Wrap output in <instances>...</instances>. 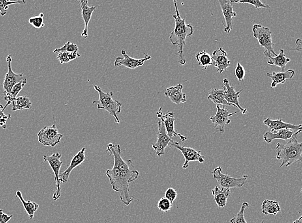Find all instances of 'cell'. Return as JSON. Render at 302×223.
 Returning a JSON list of instances; mask_svg holds the SVG:
<instances>
[{
	"instance_id": "cell-1",
	"label": "cell",
	"mask_w": 302,
	"mask_h": 223,
	"mask_svg": "<svg viewBox=\"0 0 302 223\" xmlns=\"http://www.w3.org/2000/svg\"><path fill=\"white\" fill-rule=\"evenodd\" d=\"M106 151L114 158V166L112 169L107 170V177L109 178L113 190L121 194V202L127 206L130 205L134 199H137L130 196L129 185L138 178L140 173L129 168L132 165L131 160L125 161L122 158L121 148L119 144L109 143Z\"/></svg>"
},
{
	"instance_id": "cell-2",
	"label": "cell",
	"mask_w": 302,
	"mask_h": 223,
	"mask_svg": "<svg viewBox=\"0 0 302 223\" xmlns=\"http://www.w3.org/2000/svg\"><path fill=\"white\" fill-rule=\"evenodd\" d=\"M173 2H174L176 14L173 15V17L175 19V26L174 29L169 36V40L173 45L178 47L179 50L176 55L179 56V63L181 65H185L186 59L184 57V47L185 46L186 39L194 34V28L191 24H186V19H182L180 16L177 1Z\"/></svg>"
},
{
	"instance_id": "cell-3",
	"label": "cell",
	"mask_w": 302,
	"mask_h": 223,
	"mask_svg": "<svg viewBox=\"0 0 302 223\" xmlns=\"http://www.w3.org/2000/svg\"><path fill=\"white\" fill-rule=\"evenodd\" d=\"M276 160H281L280 168L288 167L296 162L302 163V142L297 140V136L289 140L286 144L278 143L276 145Z\"/></svg>"
},
{
	"instance_id": "cell-4",
	"label": "cell",
	"mask_w": 302,
	"mask_h": 223,
	"mask_svg": "<svg viewBox=\"0 0 302 223\" xmlns=\"http://www.w3.org/2000/svg\"><path fill=\"white\" fill-rule=\"evenodd\" d=\"M94 89L98 92L99 99L97 101H93V104H97L98 109H104L108 111L109 114L114 117L115 123L119 124L120 121L117 114L121 112V103L113 99L112 91L105 93L101 88L96 85L94 86Z\"/></svg>"
},
{
	"instance_id": "cell-5",
	"label": "cell",
	"mask_w": 302,
	"mask_h": 223,
	"mask_svg": "<svg viewBox=\"0 0 302 223\" xmlns=\"http://www.w3.org/2000/svg\"><path fill=\"white\" fill-rule=\"evenodd\" d=\"M253 36L258 41L260 46L265 49V57H276V53L274 51L275 44L272 40V32L269 27H263L260 24H254L252 28Z\"/></svg>"
},
{
	"instance_id": "cell-6",
	"label": "cell",
	"mask_w": 302,
	"mask_h": 223,
	"mask_svg": "<svg viewBox=\"0 0 302 223\" xmlns=\"http://www.w3.org/2000/svg\"><path fill=\"white\" fill-rule=\"evenodd\" d=\"M212 174L220 187L227 189L243 187L248 178V176L246 175H243L240 178H235L230 175H226L222 172V167L220 166L214 169Z\"/></svg>"
},
{
	"instance_id": "cell-7",
	"label": "cell",
	"mask_w": 302,
	"mask_h": 223,
	"mask_svg": "<svg viewBox=\"0 0 302 223\" xmlns=\"http://www.w3.org/2000/svg\"><path fill=\"white\" fill-rule=\"evenodd\" d=\"M63 134H60L55 126H45L38 132V141L45 146L55 147L59 144L63 138Z\"/></svg>"
},
{
	"instance_id": "cell-8",
	"label": "cell",
	"mask_w": 302,
	"mask_h": 223,
	"mask_svg": "<svg viewBox=\"0 0 302 223\" xmlns=\"http://www.w3.org/2000/svg\"><path fill=\"white\" fill-rule=\"evenodd\" d=\"M61 154L59 153L51 154V156L44 155L43 156L44 162H48L49 165H50L51 169H52L53 173L55 174L54 179L55 182H56L57 190L53 196V199L54 201H57L61 196V183L59 178L60 169H61L62 165H63V162L61 161Z\"/></svg>"
},
{
	"instance_id": "cell-9",
	"label": "cell",
	"mask_w": 302,
	"mask_h": 223,
	"mask_svg": "<svg viewBox=\"0 0 302 223\" xmlns=\"http://www.w3.org/2000/svg\"><path fill=\"white\" fill-rule=\"evenodd\" d=\"M169 147L176 148L179 150L185 158V163L183 165V169H187L189 166L190 162H198L199 163H203L205 162V156H203L201 153V151H196L191 147L186 146H181L179 143L175 142L174 141H171L169 143Z\"/></svg>"
},
{
	"instance_id": "cell-10",
	"label": "cell",
	"mask_w": 302,
	"mask_h": 223,
	"mask_svg": "<svg viewBox=\"0 0 302 223\" xmlns=\"http://www.w3.org/2000/svg\"><path fill=\"white\" fill-rule=\"evenodd\" d=\"M156 115H157L158 118H159L164 122L167 134L171 140H173V137L178 136L182 141L187 140V138L186 136H183L181 134H179V133H177L175 130L174 123L175 121H176L177 119H175L174 117V113L168 111L166 115H163L162 108L161 107L159 110L156 112Z\"/></svg>"
},
{
	"instance_id": "cell-11",
	"label": "cell",
	"mask_w": 302,
	"mask_h": 223,
	"mask_svg": "<svg viewBox=\"0 0 302 223\" xmlns=\"http://www.w3.org/2000/svg\"><path fill=\"white\" fill-rule=\"evenodd\" d=\"M173 141V140H171L167 134L164 122L159 118H158L157 141L152 145L156 155L158 156L164 155L165 149Z\"/></svg>"
},
{
	"instance_id": "cell-12",
	"label": "cell",
	"mask_w": 302,
	"mask_h": 223,
	"mask_svg": "<svg viewBox=\"0 0 302 223\" xmlns=\"http://www.w3.org/2000/svg\"><path fill=\"white\" fill-rule=\"evenodd\" d=\"M217 111L216 114L210 117V120H211L212 123L214 124V127L216 128V130L221 134H223L225 132V126L228 125L231 122L230 117L237 114L239 111L230 113L228 109L225 108V106L221 108L218 105L217 106Z\"/></svg>"
},
{
	"instance_id": "cell-13",
	"label": "cell",
	"mask_w": 302,
	"mask_h": 223,
	"mask_svg": "<svg viewBox=\"0 0 302 223\" xmlns=\"http://www.w3.org/2000/svg\"><path fill=\"white\" fill-rule=\"evenodd\" d=\"M12 55H8L6 57V61L8 63V72L5 75V79L3 81L4 94H9L16 84L21 82V81L26 79L23 76V73L21 74H16L13 72L12 69Z\"/></svg>"
},
{
	"instance_id": "cell-14",
	"label": "cell",
	"mask_w": 302,
	"mask_h": 223,
	"mask_svg": "<svg viewBox=\"0 0 302 223\" xmlns=\"http://www.w3.org/2000/svg\"><path fill=\"white\" fill-rule=\"evenodd\" d=\"M122 55L123 57H118L115 59V66L116 67L124 66L130 69H135V68L143 66L145 62L151 59V56L146 53H145V57L142 59H134V58L129 56L124 50H122Z\"/></svg>"
},
{
	"instance_id": "cell-15",
	"label": "cell",
	"mask_w": 302,
	"mask_h": 223,
	"mask_svg": "<svg viewBox=\"0 0 302 223\" xmlns=\"http://www.w3.org/2000/svg\"><path fill=\"white\" fill-rule=\"evenodd\" d=\"M223 87L224 90V98L226 102L231 106L236 107L243 115L247 113V109L242 108L239 104V98L240 94L243 91L236 92L235 88L231 86L227 79H223Z\"/></svg>"
},
{
	"instance_id": "cell-16",
	"label": "cell",
	"mask_w": 302,
	"mask_h": 223,
	"mask_svg": "<svg viewBox=\"0 0 302 223\" xmlns=\"http://www.w3.org/2000/svg\"><path fill=\"white\" fill-rule=\"evenodd\" d=\"M218 3L220 4L225 19L224 31L226 33H230L231 29H233L232 18L233 17H236L237 14L233 11V3L231 1L219 0Z\"/></svg>"
},
{
	"instance_id": "cell-17",
	"label": "cell",
	"mask_w": 302,
	"mask_h": 223,
	"mask_svg": "<svg viewBox=\"0 0 302 223\" xmlns=\"http://www.w3.org/2000/svg\"><path fill=\"white\" fill-rule=\"evenodd\" d=\"M214 65L217 68V72L222 74L230 67L231 61L229 60L226 51L222 48L213 51L212 55Z\"/></svg>"
},
{
	"instance_id": "cell-18",
	"label": "cell",
	"mask_w": 302,
	"mask_h": 223,
	"mask_svg": "<svg viewBox=\"0 0 302 223\" xmlns=\"http://www.w3.org/2000/svg\"><path fill=\"white\" fill-rule=\"evenodd\" d=\"M85 151L86 148L83 147L79 153H77V154L74 156L72 160H71L70 164L68 168L66 169L63 173L60 174L59 178L61 183H67L70 173L72 172V170H74L76 167L80 166L81 164H83V163L85 162Z\"/></svg>"
},
{
	"instance_id": "cell-19",
	"label": "cell",
	"mask_w": 302,
	"mask_h": 223,
	"mask_svg": "<svg viewBox=\"0 0 302 223\" xmlns=\"http://www.w3.org/2000/svg\"><path fill=\"white\" fill-rule=\"evenodd\" d=\"M183 85L178 84L174 87L167 88L165 95L168 97L171 101L175 104H180L187 102L186 94L183 93Z\"/></svg>"
},
{
	"instance_id": "cell-20",
	"label": "cell",
	"mask_w": 302,
	"mask_h": 223,
	"mask_svg": "<svg viewBox=\"0 0 302 223\" xmlns=\"http://www.w3.org/2000/svg\"><path fill=\"white\" fill-rule=\"evenodd\" d=\"M81 16L85 23V29H84L81 36L83 38H87L88 36V25L91 20L92 14L95 11L97 6H88V1H80Z\"/></svg>"
},
{
	"instance_id": "cell-21",
	"label": "cell",
	"mask_w": 302,
	"mask_h": 223,
	"mask_svg": "<svg viewBox=\"0 0 302 223\" xmlns=\"http://www.w3.org/2000/svg\"><path fill=\"white\" fill-rule=\"evenodd\" d=\"M295 131L291 130H280L277 132H267L263 135V140L265 143H271L275 140H289L292 138L294 136H297L295 134Z\"/></svg>"
},
{
	"instance_id": "cell-22",
	"label": "cell",
	"mask_w": 302,
	"mask_h": 223,
	"mask_svg": "<svg viewBox=\"0 0 302 223\" xmlns=\"http://www.w3.org/2000/svg\"><path fill=\"white\" fill-rule=\"evenodd\" d=\"M263 124L269 129V132H277L278 130H291L297 132L300 130L301 127V124L300 125H294V124H291L290 123H286L282 121V119H278L277 120H272L271 118H267L266 119L263 121Z\"/></svg>"
},
{
	"instance_id": "cell-23",
	"label": "cell",
	"mask_w": 302,
	"mask_h": 223,
	"mask_svg": "<svg viewBox=\"0 0 302 223\" xmlns=\"http://www.w3.org/2000/svg\"><path fill=\"white\" fill-rule=\"evenodd\" d=\"M212 193L214 201L220 208H224L226 205L228 199L230 198L231 195L230 189L219 186H216L214 189L212 190Z\"/></svg>"
},
{
	"instance_id": "cell-24",
	"label": "cell",
	"mask_w": 302,
	"mask_h": 223,
	"mask_svg": "<svg viewBox=\"0 0 302 223\" xmlns=\"http://www.w3.org/2000/svg\"><path fill=\"white\" fill-rule=\"evenodd\" d=\"M295 75V71L290 69L286 72L267 73V76L272 79L271 87L275 88L278 84H284L288 79H292Z\"/></svg>"
},
{
	"instance_id": "cell-25",
	"label": "cell",
	"mask_w": 302,
	"mask_h": 223,
	"mask_svg": "<svg viewBox=\"0 0 302 223\" xmlns=\"http://www.w3.org/2000/svg\"><path fill=\"white\" fill-rule=\"evenodd\" d=\"M208 99L211 100L214 104L217 105V106H231L230 104H228L226 102V100L224 98V90L218 89H212L211 91L209 92V96H208Z\"/></svg>"
},
{
	"instance_id": "cell-26",
	"label": "cell",
	"mask_w": 302,
	"mask_h": 223,
	"mask_svg": "<svg viewBox=\"0 0 302 223\" xmlns=\"http://www.w3.org/2000/svg\"><path fill=\"white\" fill-rule=\"evenodd\" d=\"M281 211L279 203L277 201L266 200L263 201L262 205V212L265 215L276 216Z\"/></svg>"
},
{
	"instance_id": "cell-27",
	"label": "cell",
	"mask_w": 302,
	"mask_h": 223,
	"mask_svg": "<svg viewBox=\"0 0 302 223\" xmlns=\"http://www.w3.org/2000/svg\"><path fill=\"white\" fill-rule=\"evenodd\" d=\"M16 197L18 198L21 202L22 203L23 207H24L28 216H29V218L31 220H32L34 218V214L38 211L39 205L31 200L25 201L23 198L22 193L21 191H19V190L16 192Z\"/></svg>"
},
{
	"instance_id": "cell-28",
	"label": "cell",
	"mask_w": 302,
	"mask_h": 223,
	"mask_svg": "<svg viewBox=\"0 0 302 223\" xmlns=\"http://www.w3.org/2000/svg\"><path fill=\"white\" fill-rule=\"evenodd\" d=\"M27 82V79L21 81V82L16 84V85L12 88L11 91H10L9 94H4V96H4V100L7 102V104H6V106L4 107V108L5 109L7 108V107L9 106L10 104H12V102L16 99L17 96L18 95V94L20 93L21 90L23 89V87H25V85Z\"/></svg>"
},
{
	"instance_id": "cell-29",
	"label": "cell",
	"mask_w": 302,
	"mask_h": 223,
	"mask_svg": "<svg viewBox=\"0 0 302 223\" xmlns=\"http://www.w3.org/2000/svg\"><path fill=\"white\" fill-rule=\"evenodd\" d=\"M267 64L271 66H276L284 70L286 64L291 61V59L287 58L285 55L284 50L280 49L279 54L276 55L275 57H269Z\"/></svg>"
},
{
	"instance_id": "cell-30",
	"label": "cell",
	"mask_w": 302,
	"mask_h": 223,
	"mask_svg": "<svg viewBox=\"0 0 302 223\" xmlns=\"http://www.w3.org/2000/svg\"><path fill=\"white\" fill-rule=\"evenodd\" d=\"M13 105L12 110L13 111L23 110V109H30L32 108V102L29 97L27 96H19L12 103Z\"/></svg>"
},
{
	"instance_id": "cell-31",
	"label": "cell",
	"mask_w": 302,
	"mask_h": 223,
	"mask_svg": "<svg viewBox=\"0 0 302 223\" xmlns=\"http://www.w3.org/2000/svg\"><path fill=\"white\" fill-rule=\"evenodd\" d=\"M196 59L198 62L199 65L202 66L204 70L207 69L209 66L214 65V61L211 55L206 50L197 53Z\"/></svg>"
},
{
	"instance_id": "cell-32",
	"label": "cell",
	"mask_w": 302,
	"mask_h": 223,
	"mask_svg": "<svg viewBox=\"0 0 302 223\" xmlns=\"http://www.w3.org/2000/svg\"><path fill=\"white\" fill-rule=\"evenodd\" d=\"M80 57L81 55L79 53L64 52L58 53L57 59L60 61V63L63 64L69 63Z\"/></svg>"
},
{
	"instance_id": "cell-33",
	"label": "cell",
	"mask_w": 302,
	"mask_h": 223,
	"mask_svg": "<svg viewBox=\"0 0 302 223\" xmlns=\"http://www.w3.org/2000/svg\"><path fill=\"white\" fill-rule=\"evenodd\" d=\"M248 207H249V203L247 202L243 203L239 212L234 217L231 219V223H248L244 218V212L248 209Z\"/></svg>"
},
{
	"instance_id": "cell-34",
	"label": "cell",
	"mask_w": 302,
	"mask_h": 223,
	"mask_svg": "<svg viewBox=\"0 0 302 223\" xmlns=\"http://www.w3.org/2000/svg\"><path fill=\"white\" fill-rule=\"evenodd\" d=\"M16 4H19V5H25L26 4L25 1H7V0H0V14L2 16H5L6 13H7V10L9 8L10 5H16Z\"/></svg>"
},
{
	"instance_id": "cell-35",
	"label": "cell",
	"mask_w": 302,
	"mask_h": 223,
	"mask_svg": "<svg viewBox=\"0 0 302 223\" xmlns=\"http://www.w3.org/2000/svg\"><path fill=\"white\" fill-rule=\"evenodd\" d=\"M78 50L79 48L77 45L72 44V43H71L70 42H68L67 43H66L64 46H62L61 48L55 49V50L53 51V53H78Z\"/></svg>"
},
{
	"instance_id": "cell-36",
	"label": "cell",
	"mask_w": 302,
	"mask_h": 223,
	"mask_svg": "<svg viewBox=\"0 0 302 223\" xmlns=\"http://www.w3.org/2000/svg\"><path fill=\"white\" fill-rule=\"evenodd\" d=\"M232 3H247L250 4L254 6L256 8H271V6L265 5L262 1L259 0H243V1H234V0H230Z\"/></svg>"
},
{
	"instance_id": "cell-37",
	"label": "cell",
	"mask_w": 302,
	"mask_h": 223,
	"mask_svg": "<svg viewBox=\"0 0 302 223\" xmlns=\"http://www.w3.org/2000/svg\"><path fill=\"white\" fill-rule=\"evenodd\" d=\"M29 21L30 24H31L36 29H40L45 26L44 14L43 13H41L39 16L32 17L30 18Z\"/></svg>"
},
{
	"instance_id": "cell-38",
	"label": "cell",
	"mask_w": 302,
	"mask_h": 223,
	"mask_svg": "<svg viewBox=\"0 0 302 223\" xmlns=\"http://www.w3.org/2000/svg\"><path fill=\"white\" fill-rule=\"evenodd\" d=\"M173 203L166 198H162L160 199L158 203V208L160 211L167 212L172 209Z\"/></svg>"
},
{
	"instance_id": "cell-39",
	"label": "cell",
	"mask_w": 302,
	"mask_h": 223,
	"mask_svg": "<svg viewBox=\"0 0 302 223\" xmlns=\"http://www.w3.org/2000/svg\"><path fill=\"white\" fill-rule=\"evenodd\" d=\"M5 110L3 105L0 104V126L3 129H6V121L11 118V115L5 114Z\"/></svg>"
},
{
	"instance_id": "cell-40",
	"label": "cell",
	"mask_w": 302,
	"mask_h": 223,
	"mask_svg": "<svg viewBox=\"0 0 302 223\" xmlns=\"http://www.w3.org/2000/svg\"><path fill=\"white\" fill-rule=\"evenodd\" d=\"M245 70L243 66L240 64L239 61L237 63L236 68H235V77H237L238 81H243L244 79V77H245Z\"/></svg>"
},
{
	"instance_id": "cell-41",
	"label": "cell",
	"mask_w": 302,
	"mask_h": 223,
	"mask_svg": "<svg viewBox=\"0 0 302 223\" xmlns=\"http://www.w3.org/2000/svg\"><path fill=\"white\" fill-rule=\"evenodd\" d=\"M177 197V192L176 190L173 188H169L165 192V198L170 201L171 203H173Z\"/></svg>"
},
{
	"instance_id": "cell-42",
	"label": "cell",
	"mask_w": 302,
	"mask_h": 223,
	"mask_svg": "<svg viewBox=\"0 0 302 223\" xmlns=\"http://www.w3.org/2000/svg\"><path fill=\"white\" fill-rule=\"evenodd\" d=\"M13 217V215H7L4 213L3 210L0 209V223H7Z\"/></svg>"
},
{
	"instance_id": "cell-43",
	"label": "cell",
	"mask_w": 302,
	"mask_h": 223,
	"mask_svg": "<svg viewBox=\"0 0 302 223\" xmlns=\"http://www.w3.org/2000/svg\"><path fill=\"white\" fill-rule=\"evenodd\" d=\"M295 44L296 48L291 49V50L302 53V40H301V39H297V40H296Z\"/></svg>"
},
{
	"instance_id": "cell-44",
	"label": "cell",
	"mask_w": 302,
	"mask_h": 223,
	"mask_svg": "<svg viewBox=\"0 0 302 223\" xmlns=\"http://www.w3.org/2000/svg\"><path fill=\"white\" fill-rule=\"evenodd\" d=\"M293 223H302V215L298 220H295Z\"/></svg>"
},
{
	"instance_id": "cell-45",
	"label": "cell",
	"mask_w": 302,
	"mask_h": 223,
	"mask_svg": "<svg viewBox=\"0 0 302 223\" xmlns=\"http://www.w3.org/2000/svg\"><path fill=\"white\" fill-rule=\"evenodd\" d=\"M302 131V124H301V128H300V130L299 131H297V132H296L295 134L298 135V134H299L300 133H301Z\"/></svg>"
},
{
	"instance_id": "cell-46",
	"label": "cell",
	"mask_w": 302,
	"mask_h": 223,
	"mask_svg": "<svg viewBox=\"0 0 302 223\" xmlns=\"http://www.w3.org/2000/svg\"><path fill=\"white\" fill-rule=\"evenodd\" d=\"M301 193H302V188H301Z\"/></svg>"
},
{
	"instance_id": "cell-47",
	"label": "cell",
	"mask_w": 302,
	"mask_h": 223,
	"mask_svg": "<svg viewBox=\"0 0 302 223\" xmlns=\"http://www.w3.org/2000/svg\"><path fill=\"white\" fill-rule=\"evenodd\" d=\"M0 146H1V143H0Z\"/></svg>"
}]
</instances>
